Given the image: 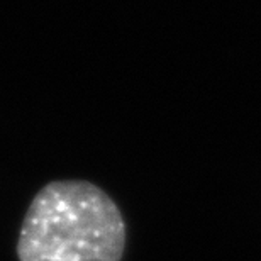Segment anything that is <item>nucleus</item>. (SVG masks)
Masks as SVG:
<instances>
[{
    "label": "nucleus",
    "mask_w": 261,
    "mask_h": 261,
    "mask_svg": "<svg viewBox=\"0 0 261 261\" xmlns=\"http://www.w3.org/2000/svg\"><path fill=\"white\" fill-rule=\"evenodd\" d=\"M126 221L116 202L92 181L44 185L25 212L19 261H122Z\"/></svg>",
    "instance_id": "nucleus-1"
}]
</instances>
